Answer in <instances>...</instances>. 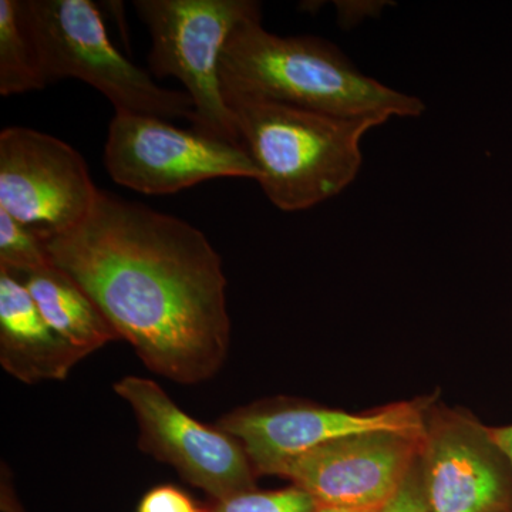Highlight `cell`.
Wrapping results in <instances>:
<instances>
[{
    "label": "cell",
    "mask_w": 512,
    "mask_h": 512,
    "mask_svg": "<svg viewBox=\"0 0 512 512\" xmlns=\"http://www.w3.org/2000/svg\"><path fill=\"white\" fill-rule=\"evenodd\" d=\"M46 248L151 372L178 384L220 372L231 340L227 278L200 229L100 190L89 217Z\"/></svg>",
    "instance_id": "cell-1"
},
{
    "label": "cell",
    "mask_w": 512,
    "mask_h": 512,
    "mask_svg": "<svg viewBox=\"0 0 512 512\" xmlns=\"http://www.w3.org/2000/svg\"><path fill=\"white\" fill-rule=\"evenodd\" d=\"M220 74L225 100L255 97L328 116L384 121L426 110L419 97L360 72L332 43L274 35L261 19L242 23L229 36Z\"/></svg>",
    "instance_id": "cell-2"
},
{
    "label": "cell",
    "mask_w": 512,
    "mask_h": 512,
    "mask_svg": "<svg viewBox=\"0 0 512 512\" xmlns=\"http://www.w3.org/2000/svg\"><path fill=\"white\" fill-rule=\"evenodd\" d=\"M258 183L279 210H308L339 195L362 168V140L382 119H346L255 97H227Z\"/></svg>",
    "instance_id": "cell-3"
},
{
    "label": "cell",
    "mask_w": 512,
    "mask_h": 512,
    "mask_svg": "<svg viewBox=\"0 0 512 512\" xmlns=\"http://www.w3.org/2000/svg\"><path fill=\"white\" fill-rule=\"evenodd\" d=\"M20 8L46 86L79 79L104 94L116 113L194 120L190 96L158 86L130 62L111 43L90 0H20Z\"/></svg>",
    "instance_id": "cell-4"
},
{
    "label": "cell",
    "mask_w": 512,
    "mask_h": 512,
    "mask_svg": "<svg viewBox=\"0 0 512 512\" xmlns=\"http://www.w3.org/2000/svg\"><path fill=\"white\" fill-rule=\"evenodd\" d=\"M133 5L150 33V72L180 80L194 104V130L242 146L222 89L220 64L232 32L242 23L261 19V3L136 0Z\"/></svg>",
    "instance_id": "cell-5"
},
{
    "label": "cell",
    "mask_w": 512,
    "mask_h": 512,
    "mask_svg": "<svg viewBox=\"0 0 512 512\" xmlns=\"http://www.w3.org/2000/svg\"><path fill=\"white\" fill-rule=\"evenodd\" d=\"M104 165L117 184L148 195L174 194L215 178L259 177L244 146L133 113L111 120Z\"/></svg>",
    "instance_id": "cell-6"
},
{
    "label": "cell",
    "mask_w": 512,
    "mask_h": 512,
    "mask_svg": "<svg viewBox=\"0 0 512 512\" xmlns=\"http://www.w3.org/2000/svg\"><path fill=\"white\" fill-rule=\"evenodd\" d=\"M429 403L413 400L350 413L276 397L232 410L218 420L217 427L241 443L258 476H278L292 458L342 437L373 431L423 437Z\"/></svg>",
    "instance_id": "cell-7"
},
{
    "label": "cell",
    "mask_w": 512,
    "mask_h": 512,
    "mask_svg": "<svg viewBox=\"0 0 512 512\" xmlns=\"http://www.w3.org/2000/svg\"><path fill=\"white\" fill-rule=\"evenodd\" d=\"M99 192L79 151L59 138L26 127L0 133V210L43 241L79 227Z\"/></svg>",
    "instance_id": "cell-8"
},
{
    "label": "cell",
    "mask_w": 512,
    "mask_h": 512,
    "mask_svg": "<svg viewBox=\"0 0 512 512\" xmlns=\"http://www.w3.org/2000/svg\"><path fill=\"white\" fill-rule=\"evenodd\" d=\"M113 387L136 416L143 453L173 467L214 501L255 490L258 474L237 439L195 420L147 377H123Z\"/></svg>",
    "instance_id": "cell-9"
},
{
    "label": "cell",
    "mask_w": 512,
    "mask_h": 512,
    "mask_svg": "<svg viewBox=\"0 0 512 512\" xmlns=\"http://www.w3.org/2000/svg\"><path fill=\"white\" fill-rule=\"evenodd\" d=\"M419 468L427 512H512V467L491 427L430 402Z\"/></svg>",
    "instance_id": "cell-10"
},
{
    "label": "cell",
    "mask_w": 512,
    "mask_h": 512,
    "mask_svg": "<svg viewBox=\"0 0 512 512\" xmlns=\"http://www.w3.org/2000/svg\"><path fill=\"white\" fill-rule=\"evenodd\" d=\"M423 437L396 431L342 437L292 458L276 477L318 507L383 512L413 470Z\"/></svg>",
    "instance_id": "cell-11"
},
{
    "label": "cell",
    "mask_w": 512,
    "mask_h": 512,
    "mask_svg": "<svg viewBox=\"0 0 512 512\" xmlns=\"http://www.w3.org/2000/svg\"><path fill=\"white\" fill-rule=\"evenodd\" d=\"M86 355L55 332L16 276L0 269V365L22 383L64 380Z\"/></svg>",
    "instance_id": "cell-12"
},
{
    "label": "cell",
    "mask_w": 512,
    "mask_h": 512,
    "mask_svg": "<svg viewBox=\"0 0 512 512\" xmlns=\"http://www.w3.org/2000/svg\"><path fill=\"white\" fill-rule=\"evenodd\" d=\"M12 275L28 289L47 325L84 355L120 339L92 298L53 262Z\"/></svg>",
    "instance_id": "cell-13"
},
{
    "label": "cell",
    "mask_w": 512,
    "mask_h": 512,
    "mask_svg": "<svg viewBox=\"0 0 512 512\" xmlns=\"http://www.w3.org/2000/svg\"><path fill=\"white\" fill-rule=\"evenodd\" d=\"M43 87L20 0H0V94L9 97Z\"/></svg>",
    "instance_id": "cell-14"
},
{
    "label": "cell",
    "mask_w": 512,
    "mask_h": 512,
    "mask_svg": "<svg viewBox=\"0 0 512 512\" xmlns=\"http://www.w3.org/2000/svg\"><path fill=\"white\" fill-rule=\"evenodd\" d=\"M52 264L46 242L0 210V269L22 274Z\"/></svg>",
    "instance_id": "cell-15"
},
{
    "label": "cell",
    "mask_w": 512,
    "mask_h": 512,
    "mask_svg": "<svg viewBox=\"0 0 512 512\" xmlns=\"http://www.w3.org/2000/svg\"><path fill=\"white\" fill-rule=\"evenodd\" d=\"M315 501L308 493L301 488L291 485L284 490L244 491L214 501L204 508L202 512H315Z\"/></svg>",
    "instance_id": "cell-16"
},
{
    "label": "cell",
    "mask_w": 512,
    "mask_h": 512,
    "mask_svg": "<svg viewBox=\"0 0 512 512\" xmlns=\"http://www.w3.org/2000/svg\"><path fill=\"white\" fill-rule=\"evenodd\" d=\"M204 508L198 507L190 495L171 484L158 485L148 491L137 512H202Z\"/></svg>",
    "instance_id": "cell-17"
},
{
    "label": "cell",
    "mask_w": 512,
    "mask_h": 512,
    "mask_svg": "<svg viewBox=\"0 0 512 512\" xmlns=\"http://www.w3.org/2000/svg\"><path fill=\"white\" fill-rule=\"evenodd\" d=\"M383 512H427L423 488H421L419 458L399 493L393 498L392 503L384 508Z\"/></svg>",
    "instance_id": "cell-18"
},
{
    "label": "cell",
    "mask_w": 512,
    "mask_h": 512,
    "mask_svg": "<svg viewBox=\"0 0 512 512\" xmlns=\"http://www.w3.org/2000/svg\"><path fill=\"white\" fill-rule=\"evenodd\" d=\"M491 433H493L495 441L503 448L512 467V424L510 426L491 427Z\"/></svg>",
    "instance_id": "cell-19"
},
{
    "label": "cell",
    "mask_w": 512,
    "mask_h": 512,
    "mask_svg": "<svg viewBox=\"0 0 512 512\" xmlns=\"http://www.w3.org/2000/svg\"><path fill=\"white\" fill-rule=\"evenodd\" d=\"M315 512H372V511L349 510V508H339V507H316Z\"/></svg>",
    "instance_id": "cell-20"
}]
</instances>
